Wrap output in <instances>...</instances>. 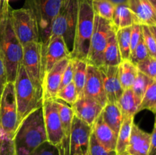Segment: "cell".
Masks as SVG:
<instances>
[{
	"mask_svg": "<svg viewBox=\"0 0 156 155\" xmlns=\"http://www.w3.org/2000/svg\"><path fill=\"white\" fill-rule=\"evenodd\" d=\"M12 9L9 0H0V56L5 67L8 82L14 83L22 62L23 47L14 30Z\"/></svg>",
	"mask_w": 156,
	"mask_h": 155,
	"instance_id": "1",
	"label": "cell"
},
{
	"mask_svg": "<svg viewBox=\"0 0 156 155\" xmlns=\"http://www.w3.org/2000/svg\"><path fill=\"white\" fill-rule=\"evenodd\" d=\"M12 139L17 155H29L47 141L42 106L30 112L19 123Z\"/></svg>",
	"mask_w": 156,
	"mask_h": 155,
	"instance_id": "2",
	"label": "cell"
},
{
	"mask_svg": "<svg viewBox=\"0 0 156 155\" xmlns=\"http://www.w3.org/2000/svg\"><path fill=\"white\" fill-rule=\"evenodd\" d=\"M94 12L92 0H79L78 18L71 59L86 61L94 29Z\"/></svg>",
	"mask_w": 156,
	"mask_h": 155,
	"instance_id": "3",
	"label": "cell"
},
{
	"mask_svg": "<svg viewBox=\"0 0 156 155\" xmlns=\"http://www.w3.org/2000/svg\"><path fill=\"white\" fill-rule=\"evenodd\" d=\"M14 85L19 125L27 115L42 106L43 100L41 95L37 92L35 86L27 76L22 63L18 66Z\"/></svg>",
	"mask_w": 156,
	"mask_h": 155,
	"instance_id": "4",
	"label": "cell"
},
{
	"mask_svg": "<svg viewBox=\"0 0 156 155\" xmlns=\"http://www.w3.org/2000/svg\"><path fill=\"white\" fill-rule=\"evenodd\" d=\"M79 0H65L51 27V35L62 36L70 53L74 45Z\"/></svg>",
	"mask_w": 156,
	"mask_h": 155,
	"instance_id": "5",
	"label": "cell"
},
{
	"mask_svg": "<svg viewBox=\"0 0 156 155\" xmlns=\"http://www.w3.org/2000/svg\"><path fill=\"white\" fill-rule=\"evenodd\" d=\"M65 0H26L27 9L33 12L38 27L40 42L44 43L51 35L53 20Z\"/></svg>",
	"mask_w": 156,
	"mask_h": 155,
	"instance_id": "6",
	"label": "cell"
},
{
	"mask_svg": "<svg viewBox=\"0 0 156 155\" xmlns=\"http://www.w3.org/2000/svg\"><path fill=\"white\" fill-rule=\"evenodd\" d=\"M111 21L94 15V29L90 42L87 63L100 67L104 65V54L111 31L114 30Z\"/></svg>",
	"mask_w": 156,
	"mask_h": 155,
	"instance_id": "7",
	"label": "cell"
},
{
	"mask_svg": "<svg viewBox=\"0 0 156 155\" xmlns=\"http://www.w3.org/2000/svg\"><path fill=\"white\" fill-rule=\"evenodd\" d=\"M11 18L15 34L22 46L29 43L40 42L37 23L30 9H12Z\"/></svg>",
	"mask_w": 156,
	"mask_h": 155,
	"instance_id": "8",
	"label": "cell"
},
{
	"mask_svg": "<svg viewBox=\"0 0 156 155\" xmlns=\"http://www.w3.org/2000/svg\"><path fill=\"white\" fill-rule=\"evenodd\" d=\"M18 126V110L13 82H8L0 99V128L13 138Z\"/></svg>",
	"mask_w": 156,
	"mask_h": 155,
	"instance_id": "9",
	"label": "cell"
},
{
	"mask_svg": "<svg viewBox=\"0 0 156 155\" xmlns=\"http://www.w3.org/2000/svg\"><path fill=\"white\" fill-rule=\"evenodd\" d=\"M22 65L37 91L42 97L41 43L32 42L23 46ZM43 100V99H42Z\"/></svg>",
	"mask_w": 156,
	"mask_h": 155,
	"instance_id": "10",
	"label": "cell"
},
{
	"mask_svg": "<svg viewBox=\"0 0 156 155\" xmlns=\"http://www.w3.org/2000/svg\"><path fill=\"white\" fill-rule=\"evenodd\" d=\"M68 57H70V53L63 38L58 35H50L46 42L41 43L43 78L57 62Z\"/></svg>",
	"mask_w": 156,
	"mask_h": 155,
	"instance_id": "11",
	"label": "cell"
},
{
	"mask_svg": "<svg viewBox=\"0 0 156 155\" xmlns=\"http://www.w3.org/2000/svg\"><path fill=\"white\" fill-rule=\"evenodd\" d=\"M44 126L47 141L58 147L62 141V129L57 103L55 99L43 101Z\"/></svg>",
	"mask_w": 156,
	"mask_h": 155,
	"instance_id": "12",
	"label": "cell"
},
{
	"mask_svg": "<svg viewBox=\"0 0 156 155\" xmlns=\"http://www.w3.org/2000/svg\"><path fill=\"white\" fill-rule=\"evenodd\" d=\"M92 127L74 115L68 155H88Z\"/></svg>",
	"mask_w": 156,
	"mask_h": 155,
	"instance_id": "13",
	"label": "cell"
},
{
	"mask_svg": "<svg viewBox=\"0 0 156 155\" xmlns=\"http://www.w3.org/2000/svg\"><path fill=\"white\" fill-rule=\"evenodd\" d=\"M83 96L94 100L102 107L108 102L100 71L98 67L90 64H88L87 66V76Z\"/></svg>",
	"mask_w": 156,
	"mask_h": 155,
	"instance_id": "14",
	"label": "cell"
},
{
	"mask_svg": "<svg viewBox=\"0 0 156 155\" xmlns=\"http://www.w3.org/2000/svg\"><path fill=\"white\" fill-rule=\"evenodd\" d=\"M71 58L62 59L44 75L42 81L43 101L56 99L60 87L62 73Z\"/></svg>",
	"mask_w": 156,
	"mask_h": 155,
	"instance_id": "15",
	"label": "cell"
},
{
	"mask_svg": "<svg viewBox=\"0 0 156 155\" xmlns=\"http://www.w3.org/2000/svg\"><path fill=\"white\" fill-rule=\"evenodd\" d=\"M103 81L104 87L109 103L117 104L123 93L118 74V65L109 66L103 65L98 67Z\"/></svg>",
	"mask_w": 156,
	"mask_h": 155,
	"instance_id": "16",
	"label": "cell"
},
{
	"mask_svg": "<svg viewBox=\"0 0 156 155\" xmlns=\"http://www.w3.org/2000/svg\"><path fill=\"white\" fill-rule=\"evenodd\" d=\"M71 108L74 115L91 127L103 109L97 102L84 96L79 97Z\"/></svg>",
	"mask_w": 156,
	"mask_h": 155,
	"instance_id": "17",
	"label": "cell"
},
{
	"mask_svg": "<svg viewBox=\"0 0 156 155\" xmlns=\"http://www.w3.org/2000/svg\"><path fill=\"white\" fill-rule=\"evenodd\" d=\"M55 100L57 103L61 123H62V134H63L62 141L59 147V150L60 152V155H68L74 113H73L71 106L67 104L66 102L59 99H55Z\"/></svg>",
	"mask_w": 156,
	"mask_h": 155,
	"instance_id": "18",
	"label": "cell"
},
{
	"mask_svg": "<svg viewBox=\"0 0 156 155\" xmlns=\"http://www.w3.org/2000/svg\"><path fill=\"white\" fill-rule=\"evenodd\" d=\"M151 134L133 123L126 152L129 155H148L150 147Z\"/></svg>",
	"mask_w": 156,
	"mask_h": 155,
	"instance_id": "19",
	"label": "cell"
},
{
	"mask_svg": "<svg viewBox=\"0 0 156 155\" xmlns=\"http://www.w3.org/2000/svg\"><path fill=\"white\" fill-rule=\"evenodd\" d=\"M127 5L138 24L156 26V13L149 0H128Z\"/></svg>",
	"mask_w": 156,
	"mask_h": 155,
	"instance_id": "20",
	"label": "cell"
},
{
	"mask_svg": "<svg viewBox=\"0 0 156 155\" xmlns=\"http://www.w3.org/2000/svg\"><path fill=\"white\" fill-rule=\"evenodd\" d=\"M92 133L105 148L110 150H116L117 135L105 123L101 114L93 124Z\"/></svg>",
	"mask_w": 156,
	"mask_h": 155,
	"instance_id": "21",
	"label": "cell"
},
{
	"mask_svg": "<svg viewBox=\"0 0 156 155\" xmlns=\"http://www.w3.org/2000/svg\"><path fill=\"white\" fill-rule=\"evenodd\" d=\"M111 22L116 30L138 24L135 15L127 4L116 5Z\"/></svg>",
	"mask_w": 156,
	"mask_h": 155,
	"instance_id": "22",
	"label": "cell"
},
{
	"mask_svg": "<svg viewBox=\"0 0 156 155\" xmlns=\"http://www.w3.org/2000/svg\"><path fill=\"white\" fill-rule=\"evenodd\" d=\"M101 115L105 123H107L117 135H118L120 126L123 121V115L118 105L108 102L102 109Z\"/></svg>",
	"mask_w": 156,
	"mask_h": 155,
	"instance_id": "23",
	"label": "cell"
},
{
	"mask_svg": "<svg viewBox=\"0 0 156 155\" xmlns=\"http://www.w3.org/2000/svg\"><path fill=\"white\" fill-rule=\"evenodd\" d=\"M140 103L136 97L133 91L131 88L123 91L117 105L120 108L123 118H129L135 116L138 112V108Z\"/></svg>",
	"mask_w": 156,
	"mask_h": 155,
	"instance_id": "24",
	"label": "cell"
},
{
	"mask_svg": "<svg viewBox=\"0 0 156 155\" xmlns=\"http://www.w3.org/2000/svg\"><path fill=\"white\" fill-rule=\"evenodd\" d=\"M137 74L138 69L135 64L130 60H122L118 65V74L123 91L132 88Z\"/></svg>",
	"mask_w": 156,
	"mask_h": 155,
	"instance_id": "25",
	"label": "cell"
},
{
	"mask_svg": "<svg viewBox=\"0 0 156 155\" xmlns=\"http://www.w3.org/2000/svg\"><path fill=\"white\" fill-rule=\"evenodd\" d=\"M122 62L120 52L116 37V30H113L110 34L108 44L104 54V65L117 66Z\"/></svg>",
	"mask_w": 156,
	"mask_h": 155,
	"instance_id": "26",
	"label": "cell"
},
{
	"mask_svg": "<svg viewBox=\"0 0 156 155\" xmlns=\"http://www.w3.org/2000/svg\"><path fill=\"white\" fill-rule=\"evenodd\" d=\"M73 62V83L77 90L78 95L79 97L83 96V90L85 87L87 76V66L88 63L86 61L77 59H72Z\"/></svg>",
	"mask_w": 156,
	"mask_h": 155,
	"instance_id": "27",
	"label": "cell"
},
{
	"mask_svg": "<svg viewBox=\"0 0 156 155\" xmlns=\"http://www.w3.org/2000/svg\"><path fill=\"white\" fill-rule=\"evenodd\" d=\"M133 119V117L123 119L120 131H119L118 135H117V147H116L117 153L126 151L128 144H129V138H130L132 126L134 123Z\"/></svg>",
	"mask_w": 156,
	"mask_h": 155,
	"instance_id": "28",
	"label": "cell"
},
{
	"mask_svg": "<svg viewBox=\"0 0 156 155\" xmlns=\"http://www.w3.org/2000/svg\"><path fill=\"white\" fill-rule=\"evenodd\" d=\"M131 27L116 30V37H117V44H118L122 60H129L130 58Z\"/></svg>",
	"mask_w": 156,
	"mask_h": 155,
	"instance_id": "29",
	"label": "cell"
},
{
	"mask_svg": "<svg viewBox=\"0 0 156 155\" xmlns=\"http://www.w3.org/2000/svg\"><path fill=\"white\" fill-rule=\"evenodd\" d=\"M153 81V79L150 78L147 75L138 71L136 78L131 89L133 90L136 97L140 103H141L146 90Z\"/></svg>",
	"mask_w": 156,
	"mask_h": 155,
	"instance_id": "30",
	"label": "cell"
},
{
	"mask_svg": "<svg viewBox=\"0 0 156 155\" xmlns=\"http://www.w3.org/2000/svg\"><path fill=\"white\" fill-rule=\"evenodd\" d=\"M148 109L156 113V82L154 81L146 90L138 108V112Z\"/></svg>",
	"mask_w": 156,
	"mask_h": 155,
	"instance_id": "31",
	"label": "cell"
},
{
	"mask_svg": "<svg viewBox=\"0 0 156 155\" xmlns=\"http://www.w3.org/2000/svg\"><path fill=\"white\" fill-rule=\"evenodd\" d=\"M94 14L105 19L111 21L115 5L109 0H92Z\"/></svg>",
	"mask_w": 156,
	"mask_h": 155,
	"instance_id": "32",
	"label": "cell"
},
{
	"mask_svg": "<svg viewBox=\"0 0 156 155\" xmlns=\"http://www.w3.org/2000/svg\"><path fill=\"white\" fill-rule=\"evenodd\" d=\"M78 98H79V95H78L77 90L73 81L64 88H61L58 91L56 97V99H59L66 102L69 106H72L77 100Z\"/></svg>",
	"mask_w": 156,
	"mask_h": 155,
	"instance_id": "33",
	"label": "cell"
},
{
	"mask_svg": "<svg viewBox=\"0 0 156 155\" xmlns=\"http://www.w3.org/2000/svg\"><path fill=\"white\" fill-rule=\"evenodd\" d=\"M139 71L155 81L156 78V58L149 56L136 64Z\"/></svg>",
	"mask_w": 156,
	"mask_h": 155,
	"instance_id": "34",
	"label": "cell"
},
{
	"mask_svg": "<svg viewBox=\"0 0 156 155\" xmlns=\"http://www.w3.org/2000/svg\"><path fill=\"white\" fill-rule=\"evenodd\" d=\"M88 155H117V152L116 150H110L105 148L98 141L91 131Z\"/></svg>",
	"mask_w": 156,
	"mask_h": 155,
	"instance_id": "35",
	"label": "cell"
},
{
	"mask_svg": "<svg viewBox=\"0 0 156 155\" xmlns=\"http://www.w3.org/2000/svg\"><path fill=\"white\" fill-rule=\"evenodd\" d=\"M142 35L143 40L149 51V56L156 58V42L155 39L148 25H142Z\"/></svg>",
	"mask_w": 156,
	"mask_h": 155,
	"instance_id": "36",
	"label": "cell"
},
{
	"mask_svg": "<svg viewBox=\"0 0 156 155\" xmlns=\"http://www.w3.org/2000/svg\"><path fill=\"white\" fill-rule=\"evenodd\" d=\"M0 155H17L13 139L8 136L0 128Z\"/></svg>",
	"mask_w": 156,
	"mask_h": 155,
	"instance_id": "37",
	"label": "cell"
},
{
	"mask_svg": "<svg viewBox=\"0 0 156 155\" xmlns=\"http://www.w3.org/2000/svg\"><path fill=\"white\" fill-rule=\"evenodd\" d=\"M148 56H149V51H148L147 47H146V44H145V42L143 38V35H142V37L140 39V42L137 44L136 47L133 50V52L131 53L129 60L133 64L136 65L138 62L145 59Z\"/></svg>",
	"mask_w": 156,
	"mask_h": 155,
	"instance_id": "38",
	"label": "cell"
},
{
	"mask_svg": "<svg viewBox=\"0 0 156 155\" xmlns=\"http://www.w3.org/2000/svg\"><path fill=\"white\" fill-rule=\"evenodd\" d=\"M29 155H60V152L57 146L53 145L49 141H45Z\"/></svg>",
	"mask_w": 156,
	"mask_h": 155,
	"instance_id": "39",
	"label": "cell"
},
{
	"mask_svg": "<svg viewBox=\"0 0 156 155\" xmlns=\"http://www.w3.org/2000/svg\"><path fill=\"white\" fill-rule=\"evenodd\" d=\"M142 37V27L141 24H135L131 27L130 33V49L131 53L133 52L137 44L140 42Z\"/></svg>",
	"mask_w": 156,
	"mask_h": 155,
	"instance_id": "40",
	"label": "cell"
},
{
	"mask_svg": "<svg viewBox=\"0 0 156 155\" xmlns=\"http://www.w3.org/2000/svg\"><path fill=\"white\" fill-rule=\"evenodd\" d=\"M73 72H74V70H73V59H70L69 62L67 64L66 67L63 73H62V81H61L59 90L73 81Z\"/></svg>",
	"mask_w": 156,
	"mask_h": 155,
	"instance_id": "41",
	"label": "cell"
},
{
	"mask_svg": "<svg viewBox=\"0 0 156 155\" xmlns=\"http://www.w3.org/2000/svg\"><path fill=\"white\" fill-rule=\"evenodd\" d=\"M7 83L8 80L5 67L2 59L1 56H0V99H1L2 94L5 87Z\"/></svg>",
	"mask_w": 156,
	"mask_h": 155,
	"instance_id": "42",
	"label": "cell"
},
{
	"mask_svg": "<svg viewBox=\"0 0 156 155\" xmlns=\"http://www.w3.org/2000/svg\"><path fill=\"white\" fill-rule=\"evenodd\" d=\"M148 155H156V127L155 126H154V129L151 134L150 147H149Z\"/></svg>",
	"mask_w": 156,
	"mask_h": 155,
	"instance_id": "43",
	"label": "cell"
},
{
	"mask_svg": "<svg viewBox=\"0 0 156 155\" xmlns=\"http://www.w3.org/2000/svg\"><path fill=\"white\" fill-rule=\"evenodd\" d=\"M109 1L115 5L118 4H127L128 3V0H109Z\"/></svg>",
	"mask_w": 156,
	"mask_h": 155,
	"instance_id": "44",
	"label": "cell"
},
{
	"mask_svg": "<svg viewBox=\"0 0 156 155\" xmlns=\"http://www.w3.org/2000/svg\"><path fill=\"white\" fill-rule=\"evenodd\" d=\"M149 27H150V30L152 31V34H153L154 37H155L156 42V26H149Z\"/></svg>",
	"mask_w": 156,
	"mask_h": 155,
	"instance_id": "45",
	"label": "cell"
},
{
	"mask_svg": "<svg viewBox=\"0 0 156 155\" xmlns=\"http://www.w3.org/2000/svg\"><path fill=\"white\" fill-rule=\"evenodd\" d=\"M150 2V3L152 4V5L153 6L154 9H155V12L156 13V0H149Z\"/></svg>",
	"mask_w": 156,
	"mask_h": 155,
	"instance_id": "46",
	"label": "cell"
},
{
	"mask_svg": "<svg viewBox=\"0 0 156 155\" xmlns=\"http://www.w3.org/2000/svg\"><path fill=\"white\" fill-rule=\"evenodd\" d=\"M117 155H129V153H127L126 151L123 152V153H117Z\"/></svg>",
	"mask_w": 156,
	"mask_h": 155,
	"instance_id": "47",
	"label": "cell"
},
{
	"mask_svg": "<svg viewBox=\"0 0 156 155\" xmlns=\"http://www.w3.org/2000/svg\"><path fill=\"white\" fill-rule=\"evenodd\" d=\"M155 126L156 127V117H155Z\"/></svg>",
	"mask_w": 156,
	"mask_h": 155,
	"instance_id": "48",
	"label": "cell"
},
{
	"mask_svg": "<svg viewBox=\"0 0 156 155\" xmlns=\"http://www.w3.org/2000/svg\"><path fill=\"white\" fill-rule=\"evenodd\" d=\"M155 81L156 82V78H155Z\"/></svg>",
	"mask_w": 156,
	"mask_h": 155,
	"instance_id": "49",
	"label": "cell"
}]
</instances>
